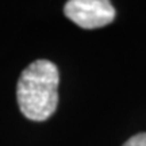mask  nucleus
Listing matches in <instances>:
<instances>
[{
    "label": "nucleus",
    "instance_id": "nucleus-1",
    "mask_svg": "<svg viewBox=\"0 0 146 146\" xmlns=\"http://www.w3.org/2000/svg\"><path fill=\"white\" fill-rule=\"evenodd\" d=\"M60 73L49 60H36L22 72L16 85V99L27 119H49L58 104Z\"/></svg>",
    "mask_w": 146,
    "mask_h": 146
},
{
    "label": "nucleus",
    "instance_id": "nucleus-2",
    "mask_svg": "<svg viewBox=\"0 0 146 146\" xmlns=\"http://www.w3.org/2000/svg\"><path fill=\"white\" fill-rule=\"evenodd\" d=\"M65 16L83 29H99L115 19V8L108 0H69Z\"/></svg>",
    "mask_w": 146,
    "mask_h": 146
},
{
    "label": "nucleus",
    "instance_id": "nucleus-3",
    "mask_svg": "<svg viewBox=\"0 0 146 146\" xmlns=\"http://www.w3.org/2000/svg\"><path fill=\"white\" fill-rule=\"evenodd\" d=\"M123 146H146V133L133 135L123 143Z\"/></svg>",
    "mask_w": 146,
    "mask_h": 146
}]
</instances>
